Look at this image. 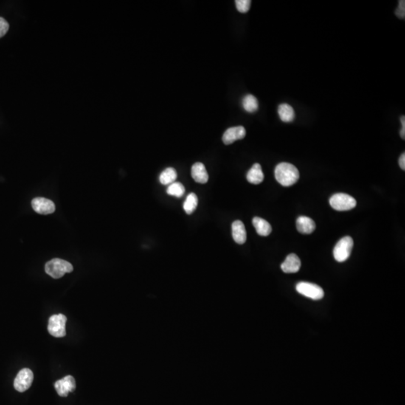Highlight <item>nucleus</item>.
<instances>
[{
	"label": "nucleus",
	"instance_id": "nucleus-20",
	"mask_svg": "<svg viewBox=\"0 0 405 405\" xmlns=\"http://www.w3.org/2000/svg\"><path fill=\"white\" fill-rule=\"evenodd\" d=\"M244 109L248 113H254L258 109L257 99L252 95H247L243 100Z\"/></svg>",
	"mask_w": 405,
	"mask_h": 405
},
{
	"label": "nucleus",
	"instance_id": "nucleus-2",
	"mask_svg": "<svg viewBox=\"0 0 405 405\" xmlns=\"http://www.w3.org/2000/svg\"><path fill=\"white\" fill-rule=\"evenodd\" d=\"M72 265L66 260L55 258L50 260L45 264V272L54 279H60L66 273L73 271Z\"/></svg>",
	"mask_w": 405,
	"mask_h": 405
},
{
	"label": "nucleus",
	"instance_id": "nucleus-23",
	"mask_svg": "<svg viewBox=\"0 0 405 405\" xmlns=\"http://www.w3.org/2000/svg\"><path fill=\"white\" fill-rule=\"evenodd\" d=\"M395 15L400 19H404L405 18V1L401 0L399 1L398 8L395 10Z\"/></svg>",
	"mask_w": 405,
	"mask_h": 405
},
{
	"label": "nucleus",
	"instance_id": "nucleus-24",
	"mask_svg": "<svg viewBox=\"0 0 405 405\" xmlns=\"http://www.w3.org/2000/svg\"><path fill=\"white\" fill-rule=\"evenodd\" d=\"M9 29V24L4 18H0V38L4 36Z\"/></svg>",
	"mask_w": 405,
	"mask_h": 405
},
{
	"label": "nucleus",
	"instance_id": "nucleus-17",
	"mask_svg": "<svg viewBox=\"0 0 405 405\" xmlns=\"http://www.w3.org/2000/svg\"><path fill=\"white\" fill-rule=\"evenodd\" d=\"M279 117L284 122H291L295 119L294 110L288 104H282L278 108Z\"/></svg>",
	"mask_w": 405,
	"mask_h": 405
},
{
	"label": "nucleus",
	"instance_id": "nucleus-25",
	"mask_svg": "<svg viewBox=\"0 0 405 405\" xmlns=\"http://www.w3.org/2000/svg\"><path fill=\"white\" fill-rule=\"evenodd\" d=\"M398 163H399L400 167L403 170H405V155L404 153H403L401 156H400L399 160H398Z\"/></svg>",
	"mask_w": 405,
	"mask_h": 405
},
{
	"label": "nucleus",
	"instance_id": "nucleus-12",
	"mask_svg": "<svg viewBox=\"0 0 405 405\" xmlns=\"http://www.w3.org/2000/svg\"><path fill=\"white\" fill-rule=\"evenodd\" d=\"M300 267V259L295 254H289L281 266L282 271L285 273H297Z\"/></svg>",
	"mask_w": 405,
	"mask_h": 405
},
{
	"label": "nucleus",
	"instance_id": "nucleus-19",
	"mask_svg": "<svg viewBox=\"0 0 405 405\" xmlns=\"http://www.w3.org/2000/svg\"><path fill=\"white\" fill-rule=\"evenodd\" d=\"M198 204V198L195 193H191L188 195L186 201L183 203V209L188 215L193 213L194 211L196 209Z\"/></svg>",
	"mask_w": 405,
	"mask_h": 405
},
{
	"label": "nucleus",
	"instance_id": "nucleus-1",
	"mask_svg": "<svg viewBox=\"0 0 405 405\" xmlns=\"http://www.w3.org/2000/svg\"><path fill=\"white\" fill-rule=\"evenodd\" d=\"M276 179L282 186H291L299 180L298 169L290 163L282 162L278 164L275 169Z\"/></svg>",
	"mask_w": 405,
	"mask_h": 405
},
{
	"label": "nucleus",
	"instance_id": "nucleus-15",
	"mask_svg": "<svg viewBox=\"0 0 405 405\" xmlns=\"http://www.w3.org/2000/svg\"><path fill=\"white\" fill-rule=\"evenodd\" d=\"M247 180L251 184L258 185L264 179V174L260 164H254L247 173Z\"/></svg>",
	"mask_w": 405,
	"mask_h": 405
},
{
	"label": "nucleus",
	"instance_id": "nucleus-9",
	"mask_svg": "<svg viewBox=\"0 0 405 405\" xmlns=\"http://www.w3.org/2000/svg\"><path fill=\"white\" fill-rule=\"evenodd\" d=\"M32 206L37 213L41 215H49L54 213L56 206L51 200L44 198H35L32 201Z\"/></svg>",
	"mask_w": 405,
	"mask_h": 405
},
{
	"label": "nucleus",
	"instance_id": "nucleus-3",
	"mask_svg": "<svg viewBox=\"0 0 405 405\" xmlns=\"http://www.w3.org/2000/svg\"><path fill=\"white\" fill-rule=\"evenodd\" d=\"M67 318L63 314L51 316L48 322V332L54 337L62 338L66 336V324Z\"/></svg>",
	"mask_w": 405,
	"mask_h": 405
},
{
	"label": "nucleus",
	"instance_id": "nucleus-21",
	"mask_svg": "<svg viewBox=\"0 0 405 405\" xmlns=\"http://www.w3.org/2000/svg\"><path fill=\"white\" fill-rule=\"evenodd\" d=\"M186 189L181 183H173L169 185L167 189V193L170 196L182 198L184 195Z\"/></svg>",
	"mask_w": 405,
	"mask_h": 405
},
{
	"label": "nucleus",
	"instance_id": "nucleus-27",
	"mask_svg": "<svg viewBox=\"0 0 405 405\" xmlns=\"http://www.w3.org/2000/svg\"><path fill=\"white\" fill-rule=\"evenodd\" d=\"M401 124H402V128H405V117L404 116H401Z\"/></svg>",
	"mask_w": 405,
	"mask_h": 405
},
{
	"label": "nucleus",
	"instance_id": "nucleus-22",
	"mask_svg": "<svg viewBox=\"0 0 405 405\" xmlns=\"http://www.w3.org/2000/svg\"><path fill=\"white\" fill-rule=\"evenodd\" d=\"M235 3L239 12L241 13H246L249 10L251 2L250 0H237Z\"/></svg>",
	"mask_w": 405,
	"mask_h": 405
},
{
	"label": "nucleus",
	"instance_id": "nucleus-26",
	"mask_svg": "<svg viewBox=\"0 0 405 405\" xmlns=\"http://www.w3.org/2000/svg\"><path fill=\"white\" fill-rule=\"evenodd\" d=\"M400 135H401V138H402L403 140L405 139V128H402L400 131Z\"/></svg>",
	"mask_w": 405,
	"mask_h": 405
},
{
	"label": "nucleus",
	"instance_id": "nucleus-18",
	"mask_svg": "<svg viewBox=\"0 0 405 405\" xmlns=\"http://www.w3.org/2000/svg\"><path fill=\"white\" fill-rule=\"evenodd\" d=\"M177 178V173L173 167H167L160 174V183L164 186L172 184L175 183Z\"/></svg>",
	"mask_w": 405,
	"mask_h": 405
},
{
	"label": "nucleus",
	"instance_id": "nucleus-10",
	"mask_svg": "<svg viewBox=\"0 0 405 405\" xmlns=\"http://www.w3.org/2000/svg\"><path fill=\"white\" fill-rule=\"evenodd\" d=\"M246 131L243 126H236L228 128L225 131L222 137L224 144L229 145L237 140H242L246 137Z\"/></svg>",
	"mask_w": 405,
	"mask_h": 405
},
{
	"label": "nucleus",
	"instance_id": "nucleus-11",
	"mask_svg": "<svg viewBox=\"0 0 405 405\" xmlns=\"http://www.w3.org/2000/svg\"><path fill=\"white\" fill-rule=\"evenodd\" d=\"M232 236L234 241L237 244H244L247 240V234H246V228L245 225L240 220L234 221L232 224Z\"/></svg>",
	"mask_w": 405,
	"mask_h": 405
},
{
	"label": "nucleus",
	"instance_id": "nucleus-13",
	"mask_svg": "<svg viewBox=\"0 0 405 405\" xmlns=\"http://www.w3.org/2000/svg\"><path fill=\"white\" fill-rule=\"evenodd\" d=\"M192 176L196 183L205 184L209 179V175L206 171L204 164L201 162H197L192 167Z\"/></svg>",
	"mask_w": 405,
	"mask_h": 405
},
{
	"label": "nucleus",
	"instance_id": "nucleus-7",
	"mask_svg": "<svg viewBox=\"0 0 405 405\" xmlns=\"http://www.w3.org/2000/svg\"><path fill=\"white\" fill-rule=\"evenodd\" d=\"M34 375L29 369H23L18 372L14 381V386L18 392H23L29 389L33 381Z\"/></svg>",
	"mask_w": 405,
	"mask_h": 405
},
{
	"label": "nucleus",
	"instance_id": "nucleus-16",
	"mask_svg": "<svg viewBox=\"0 0 405 405\" xmlns=\"http://www.w3.org/2000/svg\"><path fill=\"white\" fill-rule=\"evenodd\" d=\"M253 225L257 234L262 237H267L272 232V227L268 221L260 217H254L252 220Z\"/></svg>",
	"mask_w": 405,
	"mask_h": 405
},
{
	"label": "nucleus",
	"instance_id": "nucleus-14",
	"mask_svg": "<svg viewBox=\"0 0 405 405\" xmlns=\"http://www.w3.org/2000/svg\"><path fill=\"white\" fill-rule=\"evenodd\" d=\"M296 228L301 234H310L314 232L316 224L311 218L300 216L296 220Z\"/></svg>",
	"mask_w": 405,
	"mask_h": 405
},
{
	"label": "nucleus",
	"instance_id": "nucleus-4",
	"mask_svg": "<svg viewBox=\"0 0 405 405\" xmlns=\"http://www.w3.org/2000/svg\"><path fill=\"white\" fill-rule=\"evenodd\" d=\"M353 247V240L350 237H345L338 242L333 250L335 259L339 263L347 260L351 254Z\"/></svg>",
	"mask_w": 405,
	"mask_h": 405
},
{
	"label": "nucleus",
	"instance_id": "nucleus-6",
	"mask_svg": "<svg viewBox=\"0 0 405 405\" xmlns=\"http://www.w3.org/2000/svg\"><path fill=\"white\" fill-rule=\"evenodd\" d=\"M296 289L298 293L314 300H319L324 296L321 287L309 282H299L296 285Z\"/></svg>",
	"mask_w": 405,
	"mask_h": 405
},
{
	"label": "nucleus",
	"instance_id": "nucleus-8",
	"mask_svg": "<svg viewBox=\"0 0 405 405\" xmlns=\"http://www.w3.org/2000/svg\"><path fill=\"white\" fill-rule=\"evenodd\" d=\"M56 391L60 396H68L69 392H74L76 389V382L74 378L71 375L65 377L63 379L59 380L54 384Z\"/></svg>",
	"mask_w": 405,
	"mask_h": 405
},
{
	"label": "nucleus",
	"instance_id": "nucleus-5",
	"mask_svg": "<svg viewBox=\"0 0 405 405\" xmlns=\"http://www.w3.org/2000/svg\"><path fill=\"white\" fill-rule=\"evenodd\" d=\"M330 204L336 210L347 211L356 207V201L347 194L338 193L331 197Z\"/></svg>",
	"mask_w": 405,
	"mask_h": 405
}]
</instances>
